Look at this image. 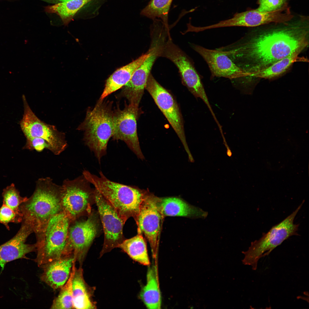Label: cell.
<instances>
[{"label":"cell","mask_w":309,"mask_h":309,"mask_svg":"<svg viewBox=\"0 0 309 309\" xmlns=\"http://www.w3.org/2000/svg\"><path fill=\"white\" fill-rule=\"evenodd\" d=\"M95 203L97 205L104 234V239L100 256L110 251L125 239L123 234L125 223L114 208L95 188Z\"/></svg>","instance_id":"4fadbf2b"},{"label":"cell","mask_w":309,"mask_h":309,"mask_svg":"<svg viewBox=\"0 0 309 309\" xmlns=\"http://www.w3.org/2000/svg\"><path fill=\"white\" fill-rule=\"evenodd\" d=\"M22 216L16 214L11 209L3 204L0 208V223L3 224L7 229H10L9 224L10 223H19L22 222Z\"/></svg>","instance_id":"f1b7e54d"},{"label":"cell","mask_w":309,"mask_h":309,"mask_svg":"<svg viewBox=\"0 0 309 309\" xmlns=\"http://www.w3.org/2000/svg\"><path fill=\"white\" fill-rule=\"evenodd\" d=\"M71 222L62 212L52 217L43 231L35 235L37 254L34 261L38 266L67 257L65 249Z\"/></svg>","instance_id":"5b68a950"},{"label":"cell","mask_w":309,"mask_h":309,"mask_svg":"<svg viewBox=\"0 0 309 309\" xmlns=\"http://www.w3.org/2000/svg\"><path fill=\"white\" fill-rule=\"evenodd\" d=\"M118 105L113 111L112 140L124 141L138 158L143 160L144 157L140 148L137 129L139 106L125 103L124 108L121 109Z\"/></svg>","instance_id":"7c38bea8"},{"label":"cell","mask_w":309,"mask_h":309,"mask_svg":"<svg viewBox=\"0 0 309 309\" xmlns=\"http://www.w3.org/2000/svg\"><path fill=\"white\" fill-rule=\"evenodd\" d=\"M149 54L148 50L137 59L116 70L106 80L104 90L99 100H104L112 93L124 86L130 80L135 70Z\"/></svg>","instance_id":"ffe728a7"},{"label":"cell","mask_w":309,"mask_h":309,"mask_svg":"<svg viewBox=\"0 0 309 309\" xmlns=\"http://www.w3.org/2000/svg\"><path fill=\"white\" fill-rule=\"evenodd\" d=\"M301 52L300 51L295 52L266 68L250 73L247 79H271L278 77L285 72L294 62L307 61V60L304 58L299 57Z\"/></svg>","instance_id":"603a6c76"},{"label":"cell","mask_w":309,"mask_h":309,"mask_svg":"<svg viewBox=\"0 0 309 309\" xmlns=\"http://www.w3.org/2000/svg\"><path fill=\"white\" fill-rule=\"evenodd\" d=\"M74 261L69 277L60 288L59 294L53 300L50 308L74 309L72 301V281L76 267Z\"/></svg>","instance_id":"4316f807"},{"label":"cell","mask_w":309,"mask_h":309,"mask_svg":"<svg viewBox=\"0 0 309 309\" xmlns=\"http://www.w3.org/2000/svg\"><path fill=\"white\" fill-rule=\"evenodd\" d=\"M292 19L251 31L237 41L217 49L248 76L295 52H302L308 46V20L305 18Z\"/></svg>","instance_id":"6da1fadb"},{"label":"cell","mask_w":309,"mask_h":309,"mask_svg":"<svg viewBox=\"0 0 309 309\" xmlns=\"http://www.w3.org/2000/svg\"><path fill=\"white\" fill-rule=\"evenodd\" d=\"M74 261V256L72 255L41 266V280L54 290L61 288L68 279Z\"/></svg>","instance_id":"ac0fdd59"},{"label":"cell","mask_w":309,"mask_h":309,"mask_svg":"<svg viewBox=\"0 0 309 309\" xmlns=\"http://www.w3.org/2000/svg\"><path fill=\"white\" fill-rule=\"evenodd\" d=\"M191 46L205 61L212 76L223 77L237 81L247 77L246 73L221 52L195 44H191Z\"/></svg>","instance_id":"9a60e30c"},{"label":"cell","mask_w":309,"mask_h":309,"mask_svg":"<svg viewBox=\"0 0 309 309\" xmlns=\"http://www.w3.org/2000/svg\"><path fill=\"white\" fill-rule=\"evenodd\" d=\"M157 206L164 216H182L191 218L204 219L208 213L178 197H156Z\"/></svg>","instance_id":"d6986e66"},{"label":"cell","mask_w":309,"mask_h":309,"mask_svg":"<svg viewBox=\"0 0 309 309\" xmlns=\"http://www.w3.org/2000/svg\"><path fill=\"white\" fill-rule=\"evenodd\" d=\"M99 100L93 108H89L84 120L78 129L84 132L85 144L100 163L106 153L108 141L113 132V102Z\"/></svg>","instance_id":"277c9868"},{"label":"cell","mask_w":309,"mask_h":309,"mask_svg":"<svg viewBox=\"0 0 309 309\" xmlns=\"http://www.w3.org/2000/svg\"><path fill=\"white\" fill-rule=\"evenodd\" d=\"M82 266L75 267L72 281V301L74 309L96 308L92 299V290L84 278Z\"/></svg>","instance_id":"44dd1931"},{"label":"cell","mask_w":309,"mask_h":309,"mask_svg":"<svg viewBox=\"0 0 309 309\" xmlns=\"http://www.w3.org/2000/svg\"><path fill=\"white\" fill-rule=\"evenodd\" d=\"M87 217L85 219L80 218L71 222L65 249L66 256L73 255L76 261L81 266L102 227L98 211L92 210Z\"/></svg>","instance_id":"ba28073f"},{"label":"cell","mask_w":309,"mask_h":309,"mask_svg":"<svg viewBox=\"0 0 309 309\" xmlns=\"http://www.w3.org/2000/svg\"><path fill=\"white\" fill-rule=\"evenodd\" d=\"M145 89L177 134L188 156L191 155L186 141L182 115L173 96L156 80L151 73L148 77Z\"/></svg>","instance_id":"8fae6325"},{"label":"cell","mask_w":309,"mask_h":309,"mask_svg":"<svg viewBox=\"0 0 309 309\" xmlns=\"http://www.w3.org/2000/svg\"><path fill=\"white\" fill-rule=\"evenodd\" d=\"M286 0H259V6L256 10L260 11L270 12L282 8Z\"/></svg>","instance_id":"f546056e"},{"label":"cell","mask_w":309,"mask_h":309,"mask_svg":"<svg viewBox=\"0 0 309 309\" xmlns=\"http://www.w3.org/2000/svg\"><path fill=\"white\" fill-rule=\"evenodd\" d=\"M189 24H190V23H189ZM189 24H188V25H189ZM188 25H187V26H188Z\"/></svg>","instance_id":"d6a6232c"},{"label":"cell","mask_w":309,"mask_h":309,"mask_svg":"<svg viewBox=\"0 0 309 309\" xmlns=\"http://www.w3.org/2000/svg\"><path fill=\"white\" fill-rule=\"evenodd\" d=\"M21 227L16 235L10 239L0 245V266L3 268L6 264L13 260L26 258V255L36 251L35 243H25L29 235L33 233L28 224L22 221Z\"/></svg>","instance_id":"e0dca14e"},{"label":"cell","mask_w":309,"mask_h":309,"mask_svg":"<svg viewBox=\"0 0 309 309\" xmlns=\"http://www.w3.org/2000/svg\"><path fill=\"white\" fill-rule=\"evenodd\" d=\"M90 184L83 175L63 181L62 209L71 222L88 216L92 212V206L95 203V189L92 188Z\"/></svg>","instance_id":"52a82bcc"},{"label":"cell","mask_w":309,"mask_h":309,"mask_svg":"<svg viewBox=\"0 0 309 309\" xmlns=\"http://www.w3.org/2000/svg\"><path fill=\"white\" fill-rule=\"evenodd\" d=\"M293 16L284 8L270 12H261L256 9L236 13L233 17L221 21L222 27L240 26L255 27L270 23H280L291 20Z\"/></svg>","instance_id":"2e32d148"},{"label":"cell","mask_w":309,"mask_h":309,"mask_svg":"<svg viewBox=\"0 0 309 309\" xmlns=\"http://www.w3.org/2000/svg\"><path fill=\"white\" fill-rule=\"evenodd\" d=\"M92 0H70L45 7L47 13H55L61 19L65 25L73 20L76 13L85 5Z\"/></svg>","instance_id":"d4e9b609"},{"label":"cell","mask_w":309,"mask_h":309,"mask_svg":"<svg viewBox=\"0 0 309 309\" xmlns=\"http://www.w3.org/2000/svg\"><path fill=\"white\" fill-rule=\"evenodd\" d=\"M140 297L146 307L149 309H160L161 298L157 268L149 267L146 275V282L140 293Z\"/></svg>","instance_id":"7402d4cb"},{"label":"cell","mask_w":309,"mask_h":309,"mask_svg":"<svg viewBox=\"0 0 309 309\" xmlns=\"http://www.w3.org/2000/svg\"><path fill=\"white\" fill-rule=\"evenodd\" d=\"M2 196L3 204L9 207L16 214L22 216L20 210V206L28 198L21 196L19 191L13 183L11 184L3 190Z\"/></svg>","instance_id":"83f0119b"},{"label":"cell","mask_w":309,"mask_h":309,"mask_svg":"<svg viewBox=\"0 0 309 309\" xmlns=\"http://www.w3.org/2000/svg\"><path fill=\"white\" fill-rule=\"evenodd\" d=\"M82 175L112 205L125 223L131 217L136 220L146 191L113 181L101 171L98 176L84 170Z\"/></svg>","instance_id":"3957f363"},{"label":"cell","mask_w":309,"mask_h":309,"mask_svg":"<svg viewBox=\"0 0 309 309\" xmlns=\"http://www.w3.org/2000/svg\"><path fill=\"white\" fill-rule=\"evenodd\" d=\"M22 97L24 112L20 124L26 139L35 137L43 139L48 143L49 150L55 155H59L67 146L64 134L40 120L30 108L25 96Z\"/></svg>","instance_id":"30bf717a"},{"label":"cell","mask_w":309,"mask_h":309,"mask_svg":"<svg viewBox=\"0 0 309 309\" xmlns=\"http://www.w3.org/2000/svg\"><path fill=\"white\" fill-rule=\"evenodd\" d=\"M49 2L56 4L67 2L70 0H46Z\"/></svg>","instance_id":"1f68e13d"},{"label":"cell","mask_w":309,"mask_h":309,"mask_svg":"<svg viewBox=\"0 0 309 309\" xmlns=\"http://www.w3.org/2000/svg\"><path fill=\"white\" fill-rule=\"evenodd\" d=\"M118 247L134 261L145 266L150 264L146 242L141 233H138L134 237L125 239Z\"/></svg>","instance_id":"cb8c5ba5"},{"label":"cell","mask_w":309,"mask_h":309,"mask_svg":"<svg viewBox=\"0 0 309 309\" xmlns=\"http://www.w3.org/2000/svg\"><path fill=\"white\" fill-rule=\"evenodd\" d=\"M159 57L166 58L177 68L183 84L196 98L202 99L206 105L209 102L200 78L188 56L172 41L171 36L163 41Z\"/></svg>","instance_id":"9c48e42d"},{"label":"cell","mask_w":309,"mask_h":309,"mask_svg":"<svg viewBox=\"0 0 309 309\" xmlns=\"http://www.w3.org/2000/svg\"><path fill=\"white\" fill-rule=\"evenodd\" d=\"M156 197L146 192L135 221L138 233L144 234L154 256L157 251L164 217L157 206Z\"/></svg>","instance_id":"5bb4252c"},{"label":"cell","mask_w":309,"mask_h":309,"mask_svg":"<svg viewBox=\"0 0 309 309\" xmlns=\"http://www.w3.org/2000/svg\"><path fill=\"white\" fill-rule=\"evenodd\" d=\"M24 148L29 150H35L38 152L42 151L44 149L49 150V146L45 140L41 138L35 137L27 139Z\"/></svg>","instance_id":"4dcf8cb0"},{"label":"cell","mask_w":309,"mask_h":309,"mask_svg":"<svg viewBox=\"0 0 309 309\" xmlns=\"http://www.w3.org/2000/svg\"><path fill=\"white\" fill-rule=\"evenodd\" d=\"M304 202L303 201L290 215L279 223L273 226L266 233H264L258 240L252 242L248 250L242 253L244 257L242 260L245 265L251 266L256 270L260 258L268 255L284 241L294 235H298L299 224L294 221L298 213Z\"/></svg>","instance_id":"8992f818"},{"label":"cell","mask_w":309,"mask_h":309,"mask_svg":"<svg viewBox=\"0 0 309 309\" xmlns=\"http://www.w3.org/2000/svg\"><path fill=\"white\" fill-rule=\"evenodd\" d=\"M62 194V185L50 177L41 178L37 181L31 196L20 206L22 221L31 227L35 235L43 231L52 217L63 212Z\"/></svg>","instance_id":"7a4b0ae2"},{"label":"cell","mask_w":309,"mask_h":309,"mask_svg":"<svg viewBox=\"0 0 309 309\" xmlns=\"http://www.w3.org/2000/svg\"><path fill=\"white\" fill-rule=\"evenodd\" d=\"M173 0H150L140 14L152 19H160L168 25V14Z\"/></svg>","instance_id":"484cf974"}]
</instances>
